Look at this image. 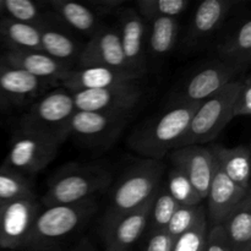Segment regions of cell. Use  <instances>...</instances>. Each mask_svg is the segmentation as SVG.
<instances>
[{
	"label": "cell",
	"instance_id": "cell-1",
	"mask_svg": "<svg viewBox=\"0 0 251 251\" xmlns=\"http://www.w3.org/2000/svg\"><path fill=\"white\" fill-rule=\"evenodd\" d=\"M199 105L200 103H174L137 127L129 139L130 147L146 159L162 161L184 139Z\"/></svg>",
	"mask_w": 251,
	"mask_h": 251
},
{
	"label": "cell",
	"instance_id": "cell-2",
	"mask_svg": "<svg viewBox=\"0 0 251 251\" xmlns=\"http://www.w3.org/2000/svg\"><path fill=\"white\" fill-rule=\"evenodd\" d=\"M164 164L156 159H144L123 176L110 195L102 220V232L114 221L142 207L151 200L163 183Z\"/></svg>",
	"mask_w": 251,
	"mask_h": 251
},
{
	"label": "cell",
	"instance_id": "cell-3",
	"mask_svg": "<svg viewBox=\"0 0 251 251\" xmlns=\"http://www.w3.org/2000/svg\"><path fill=\"white\" fill-rule=\"evenodd\" d=\"M96 210L97 202L95 198L73 205L47 207L37 216L25 247L42 249L68 237L90 220Z\"/></svg>",
	"mask_w": 251,
	"mask_h": 251
},
{
	"label": "cell",
	"instance_id": "cell-4",
	"mask_svg": "<svg viewBox=\"0 0 251 251\" xmlns=\"http://www.w3.org/2000/svg\"><path fill=\"white\" fill-rule=\"evenodd\" d=\"M242 78L232 81L216 95L200 103L196 109L184 139L178 147L205 145L215 140L232 122V109Z\"/></svg>",
	"mask_w": 251,
	"mask_h": 251
},
{
	"label": "cell",
	"instance_id": "cell-5",
	"mask_svg": "<svg viewBox=\"0 0 251 251\" xmlns=\"http://www.w3.org/2000/svg\"><path fill=\"white\" fill-rule=\"evenodd\" d=\"M75 112L69 91H53L31 105L22 117L20 130L42 135L61 145L69 137V126Z\"/></svg>",
	"mask_w": 251,
	"mask_h": 251
},
{
	"label": "cell",
	"instance_id": "cell-6",
	"mask_svg": "<svg viewBox=\"0 0 251 251\" xmlns=\"http://www.w3.org/2000/svg\"><path fill=\"white\" fill-rule=\"evenodd\" d=\"M110 184V174L95 166H75L56 173L43 198L47 207L73 205L95 198Z\"/></svg>",
	"mask_w": 251,
	"mask_h": 251
},
{
	"label": "cell",
	"instance_id": "cell-7",
	"mask_svg": "<svg viewBox=\"0 0 251 251\" xmlns=\"http://www.w3.org/2000/svg\"><path fill=\"white\" fill-rule=\"evenodd\" d=\"M59 147L54 140L20 130L12 139L4 167L25 176L36 174L55 158Z\"/></svg>",
	"mask_w": 251,
	"mask_h": 251
},
{
	"label": "cell",
	"instance_id": "cell-8",
	"mask_svg": "<svg viewBox=\"0 0 251 251\" xmlns=\"http://www.w3.org/2000/svg\"><path fill=\"white\" fill-rule=\"evenodd\" d=\"M131 113H100L76 110L69 126V136L92 146L112 144L127 122Z\"/></svg>",
	"mask_w": 251,
	"mask_h": 251
},
{
	"label": "cell",
	"instance_id": "cell-9",
	"mask_svg": "<svg viewBox=\"0 0 251 251\" xmlns=\"http://www.w3.org/2000/svg\"><path fill=\"white\" fill-rule=\"evenodd\" d=\"M144 91L139 82L100 90L71 93L74 105L80 112L131 113L141 100Z\"/></svg>",
	"mask_w": 251,
	"mask_h": 251
},
{
	"label": "cell",
	"instance_id": "cell-10",
	"mask_svg": "<svg viewBox=\"0 0 251 251\" xmlns=\"http://www.w3.org/2000/svg\"><path fill=\"white\" fill-rule=\"evenodd\" d=\"M38 213L39 206L36 199L2 202L0 205V248L17 249L25 247Z\"/></svg>",
	"mask_w": 251,
	"mask_h": 251
},
{
	"label": "cell",
	"instance_id": "cell-11",
	"mask_svg": "<svg viewBox=\"0 0 251 251\" xmlns=\"http://www.w3.org/2000/svg\"><path fill=\"white\" fill-rule=\"evenodd\" d=\"M240 70L225 61H216L194 74L176 95L174 103H201L237 80Z\"/></svg>",
	"mask_w": 251,
	"mask_h": 251
},
{
	"label": "cell",
	"instance_id": "cell-12",
	"mask_svg": "<svg viewBox=\"0 0 251 251\" xmlns=\"http://www.w3.org/2000/svg\"><path fill=\"white\" fill-rule=\"evenodd\" d=\"M171 161L174 168L188 178L201 200L207 196L215 172V158L208 147L191 145L173 150Z\"/></svg>",
	"mask_w": 251,
	"mask_h": 251
},
{
	"label": "cell",
	"instance_id": "cell-13",
	"mask_svg": "<svg viewBox=\"0 0 251 251\" xmlns=\"http://www.w3.org/2000/svg\"><path fill=\"white\" fill-rule=\"evenodd\" d=\"M123 53L130 73L142 78L146 71V25L134 9L119 11V29Z\"/></svg>",
	"mask_w": 251,
	"mask_h": 251
},
{
	"label": "cell",
	"instance_id": "cell-14",
	"mask_svg": "<svg viewBox=\"0 0 251 251\" xmlns=\"http://www.w3.org/2000/svg\"><path fill=\"white\" fill-rule=\"evenodd\" d=\"M77 60L80 68L103 66L115 70L129 71L118 29L110 27H102L91 37L87 44L80 50Z\"/></svg>",
	"mask_w": 251,
	"mask_h": 251
},
{
	"label": "cell",
	"instance_id": "cell-15",
	"mask_svg": "<svg viewBox=\"0 0 251 251\" xmlns=\"http://www.w3.org/2000/svg\"><path fill=\"white\" fill-rule=\"evenodd\" d=\"M141 78L129 71L115 70L103 66L71 69L63 78L61 85L70 93L78 91L100 90L120 85L140 82Z\"/></svg>",
	"mask_w": 251,
	"mask_h": 251
},
{
	"label": "cell",
	"instance_id": "cell-16",
	"mask_svg": "<svg viewBox=\"0 0 251 251\" xmlns=\"http://www.w3.org/2000/svg\"><path fill=\"white\" fill-rule=\"evenodd\" d=\"M249 195H251V191L243 190L242 188L235 185L215 162L212 181L206 196V218L211 221L212 226L221 225L229 216V213Z\"/></svg>",
	"mask_w": 251,
	"mask_h": 251
},
{
	"label": "cell",
	"instance_id": "cell-17",
	"mask_svg": "<svg viewBox=\"0 0 251 251\" xmlns=\"http://www.w3.org/2000/svg\"><path fill=\"white\" fill-rule=\"evenodd\" d=\"M233 2L229 0H205L196 9L185 36L188 49L194 50L196 47L207 42L225 24Z\"/></svg>",
	"mask_w": 251,
	"mask_h": 251
},
{
	"label": "cell",
	"instance_id": "cell-18",
	"mask_svg": "<svg viewBox=\"0 0 251 251\" xmlns=\"http://www.w3.org/2000/svg\"><path fill=\"white\" fill-rule=\"evenodd\" d=\"M153 198L142 207L118 218L103 232L107 251H127L139 240L147 228Z\"/></svg>",
	"mask_w": 251,
	"mask_h": 251
},
{
	"label": "cell",
	"instance_id": "cell-19",
	"mask_svg": "<svg viewBox=\"0 0 251 251\" xmlns=\"http://www.w3.org/2000/svg\"><path fill=\"white\" fill-rule=\"evenodd\" d=\"M2 60L41 81H61V78L71 70L70 66L50 58L43 51L9 48Z\"/></svg>",
	"mask_w": 251,
	"mask_h": 251
},
{
	"label": "cell",
	"instance_id": "cell-20",
	"mask_svg": "<svg viewBox=\"0 0 251 251\" xmlns=\"http://www.w3.org/2000/svg\"><path fill=\"white\" fill-rule=\"evenodd\" d=\"M42 81L0 59V95L12 104H22L38 95Z\"/></svg>",
	"mask_w": 251,
	"mask_h": 251
},
{
	"label": "cell",
	"instance_id": "cell-21",
	"mask_svg": "<svg viewBox=\"0 0 251 251\" xmlns=\"http://www.w3.org/2000/svg\"><path fill=\"white\" fill-rule=\"evenodd\" d=\"M217 166L243 190L250 189V150L247 146L210 147Z\"/></svg>",
	"mask_w": 251,
	"mask_h": 251
},
{
	"label": "cell",
	"instance_id": "cell-22",
	"mask_svg": "<svg viewBox=\"0 0 251 251\" xmlns=\"http://www.w3.org/2000/svg\"><path fill=\"white\" fill-rule=\"evenodd\" d=\"M221 225L232 251H251V195L247 196Z\"/></svg>",
	"mask_w": 251,
	"mask_h": 251
},
{
	"label": "cell",
	"instance_id": "cell-23",
	"mask_svg": "<svg viewBox=\"0 0 251 251\" xmlns=\"http://www.w3.org/2000/svg\"><path fill=\"white\" fill-rule=\"evenodd\" d=\"M38 28L41 33V48L44 54L68 66H70L69 63L73 61L75 56L78 58L80 48L65 31L47 25L44 21Z\"/></svg>",
	"mask_w": 251,
	"mask_h": 251
},
{
	"label": "cell",
	"instance_id": "cell-24",
	"mask_svg": "<svg viewBox=\"0 0 251 251\" xmlns=\"http://www.w3.org/2000/svg\"><path fill=\"white\" fill-rule=\"evenodd\" d=\"M220 60L235 66L240 71L249 65L251 59V21L243 22L217 48Z\"/></svg>",
	"mask_w": 251,
	"mask_h": 251
},
{
	"label": "cell",
	"instance_id": "cell-25",
	"mask_svg": "<svg viewBox=\"0 0 251 251\" xmlns=\"http://www.w3.org/2000/svg\"><path fill=\"white\" fill-rule=\"evenodd\" d=\"M50 5L63 21L77 31L93 36L100 28L98 15L87 5L64 0H54Z\"/></svg>",
	"mask_w": 251,
	"mask_h": 251
},
{
	"label": "cell",
	"instance_id": "cell-26",
	"mask_svg": "<svg viewBox=\"0 0 251 251\" xmlns=\"http://www.w3.org/2000/svg\"><path fill=\"white\" fill-rule=\"evenodd\" d=\"M0 37L9 43V48L42 51L39 28L33 25L2 17L0 20Z\"/></svg>",
	"mask_w": 251,
	"mask_h": 251
},
{
	"label": "cell",
	"instance_id": "cell-27",
	"mask_svg": "<svg viewBox=\"0 0 251 251\" xmlns=\"http://www.w3.org/2000/svg\"><path fill=\"white\" fill-rule=\"evenodd\" d=\"M147 46L151 55L156 58H163L173 50L176 43L179 32L178 20L174 17H161L151 21Z\"/></svg>",
	"mask_w": 251,
	"mask_h": 251
},
{
	"label": "cell",
	"instance_id": "cell-28",
	"mask_svg": "<svg viewBox=\"0 0 251 251\" xmlns=\"http://www.w3.org/2000/svg\"><path fill=\"white\" fill-rule=\"evenodd\" d=\"M178 207V202L172 198L164 184L162 183L154 195L153 202L150 210L149 222H147V227H150V230L156 232V230L167 229Z\"/></svg>",
	"mask_w": 251,
	"mask_h": 251
},
{
	"label": "cell",
	"instance_id": "cell-29",
	"mask_svg": "<svg viewBox=\"0 0 251 251\" xmlns=\"http://www.w3.org/2000/svg\"><path fill=\"white\" fill-rule=\"evenodd\" d=\"M34 199V191L28 179L6 167H0V202Z\"/></svg>",
	"mask_w": 251,
	"mask_h": 251
},
{
	"label": "cell",
	"instance_id": "cell-30",
	"mask_svg": "<svg viewBox=\"0 0 251 251\" xmlns=\"http://www.w3.org/2000/svg\"><path fill=\"white\" fill-rule=\"evenodd\" d=\"M190 2L188 0H139L136 2V11L140 16L147 21L161 19V17H174L186 11Z\"/></svg>",
	"mask_w": 251,
	"mask_h": 251
},
{
	"label": "cell",
	"instance_id": "cell-31",
	"mask_svg": "<svg viewBox=\"0 0 251 251\" xmlns=\"http://www.w3.org/2000/svg\"><path fill=\"white\" fill-rule=\"evenodd\" d=\"M206 218V208L202 203L194 206H179L172 217L167 232L172 238L176 239L184 233L189 232Z\"/></svg>",
	"mask_w": 251,
	"mask_h": 251
},
{
	"label": "cell",
	"instance_id": "cell-32",
	"mask_svg": "<svg viewBox=\"0 0 251 251\" xmlns=\"http://www.w3.org/2000/svg\"><path fill=\"white\" fill-rule=\"evenodd\" d=\"M163 184L179 206H194L202 203V200L199 198L198 193L188 178L174 167L169 172L167 181L166 183L163 181Z\"/></svg>",
	"mask_w": 251,
	"mask_h": 251
},
{
	"label": "cell",
	"instance_id": "cell-33",
	"mask_svg": "<svg viewBox=\"0 0 251 251\" xmlns=\"http://www.w3.org/2000/svg\"><path fill=\"white\" fill-rule=\"evenodd\" d=\"M4 14L15 21L37 27L43 22L38 5L31 0H4Z\"/></svg>",
	"mask_w": 251,
	"mask_h": 251
},
{
	"label": "cell",
	"instance_id": "cell-34",
	"mask_svg": "<svg viewBox=\"0 0 251 251\" xmlns=\"http://www.w3.org/2000/svg\"><path fill=\"white\" fill-rule=\"evenodd\" d=\"M207 229V218H205L193 229L176 238L172 251H203Z\"/></svg>",
	"mask_w": 251,
	"mask_h": 251
},
{
	"label": "cell",
	"instance_id": "cell-35",
	"mask_svg": "<svg viewBox=\"0 0 251 251\" xmlns=\"http://www.w3.org/2000/svg\"><path fill=\"white\" fill-rule=\"evenodd\" d=\"M251 114V78H242V85L237 93L232 109V119L247 118Z\"/></svg>",
	"mask_w": 251,
	"mask_h": 251
},
{
	"label": "cell",
	"instance_id": "cell-36",
	"mask_svg": "<svg viewBox=\"0 0 251 251\" xmlns=\"http://www.w3.org/2000/svg\"><path fill=\"white\" fill-rule=\"evenodd\" d=\"M203 251H232L222 225H215L208 228Z\"/></svg>",
	"mask_w": 251,
	"mask_h": 251
},
{
	"label": "cell",
	"instance_id": "cell-37",
	"mask_svg": "<svg viewBox=\"0 0 251 251\" xmlns=\"http://www.w3.org/2000/svg\"><path fill=\"white\" fill-rule=\"evenodd\" d=\"M176 239L166 229L151 232L146 244V251H172Z\"/></svg>",
	"mask_w": 251,
	"mask_h": 251
},
{
	"label": "cell",
	"instance_id": "cell-38",
	"mask_svg": "<svg viewBox=\"0 0 251 251\" xmlns=\"http://www.w3.org/2000/svg\"><path fill=\"white\" fill-rule=\"evenodd\" d=\"M125 0H95L90 1V9H92L96 14H110L114 12L124 4Z\"/></svg>",
	"mask_w": 251,
	"mask_h": 251
},
{
	"label": "cell",
	"instance_id": "cell-39",
	"mask_svg": "<svg viewBox=\"0 0 251 251\" xmlns=\"http://www.w3.org/2000/svg\"><path fill=\"white\" fill-rule=\"evenodd\" d=\"M73 251H92V245L87 239H82L76 245V248H74Z\"/></svg>",
	"mask_w": 251,
	"mask_h": 251
},
{
	"label": "cell",
	"instance_id": "cell-40",
	"mask_svg": "<svg viewBox=\"0 0 251 251\" xmlns=\"http://www.w3.org/2000/svg\"><path fill=\"white\" fill-rule=\"evenodd\" d=\"M12 105L14 104L9 100H6L4 96L0 95V112H7V110L11 109Z\"/></svg>",
	"mask_w": 251,
	"mask_h": 251
},
{
	"label": "cell",
	"instance_id": "cell-41",
	"mask_svg": "<svg viewBox=\"0 0 251 251\" xmlns=\"http://www.w3.org/2000/svg\"><path fill=\"white\" fill-rule=\"evenodd\" d=\"M4 15V0H0V16Z\"/></svg>",
	"mask_w": 251,
	"mask_h": 251
},
{
	"label": "cell",
	"instance_id": "cell-42",
	"mask_svg": "<svg viewBox=\"0 0 251 251\" xmlns=\"http://www.w3.org/2000/svg\"><path fill=\"white\" fill-rule=\"evenodd\" d=\"M1 203H2V202H0V205H1Z\"/></svg>",
	"mask_w": 251,
	"mask_h": 251
}]
</instances>
